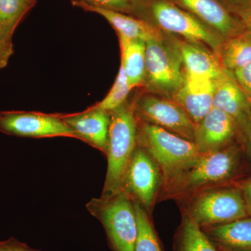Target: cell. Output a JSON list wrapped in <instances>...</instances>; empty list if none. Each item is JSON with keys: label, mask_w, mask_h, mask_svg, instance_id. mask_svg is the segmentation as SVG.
Instances as JSON below:
<instances>
[{"label": "cell", "mask_w": 251, "mask_h": 251, "mask_svg": "<svg viewBox=\"0 0 251 251\" xmlns=\"http://www.w3.org/2000/svg\"><path fill=\"white\" fill-rule=\"evenodd\" d=\"M183 9L216 31L221 37L239 35L242 23L218 0H176Z\"/></svg>", "instance_id": "14"}, {"label": "cell", "mask_w": 251, "mask_h": 251, "mask_svg": "<svg viewBox=\"0 0 251 251\" xmlns=\"http://www.w3.org/2000/svg\"><path fill=\"white\" fill-rule=\"evenodd\" d=\"M218 250L251 251V216L201 227Z\"/></svg>", "instance_id": "16"}, {"label": "cell", "mask_w": 251, "mask_h": 251, "mask_svg": "<svg viewBox=\"0 0 251 251\" xmlns=\"http://www.w3.org/2000/svg\"><path fill=\"white\" fill-rule=\"evenodd\" d=\"M185 75L216 80L226 72L215 52L195 42L179 44Z\"/></svg>", "instance_id": "17"}, {"label": "cell", "mask_w": 251, "mask_h": 251, "mask_svg": "<svg viewBox=\"0 0 251 251\" xmlns=\"http://www.w3.org/2000/svg\"><path fill=\"white\" fill-rule=\"evenodd\" d=\"M32 4L33 0H0V34L11 40L15 29Z\"/></svg>", "instance_id": "22"}, {"label": "cell", "mask_w": 251, "mask_h": 251, "mask_svg": "<svg viewBox=\"0 0 251 251\" xmlns=\"http://www.w3.org/2000/svg\"><path fill=\"white\" fill-rule=\"evenodd\" d=\"M213 107L233 119L242 136L251 128V100L228 71L215 80Z\"/></svg>", "instance_id": "11"}, {"label": "cell", "mask_w": 251, "mask_h": 251, "mask_svg": "<svg viewBox=\"0 0 251 251\" xmlns=\"http://www.w3.org/2000/svg\"><path fill=\"white\" fill-rule=\"evenodd\" d=\"M219 251H224V250H219Z\"/></svg>", "instance_id": "33"}, {"label": "cell", "mask_w": 251, "mask_h": 251, "mask_svg": "<svg viewBox=\"0 0 251 251\" xmlns=\"http://www.w3.org/2000/svg\"><path fill=\"white\" fill-rule=\"evenodd\" d=\"M0 251H40L32 249L14 237L0 241Z\"/></svg>", "instance_id": "28"}, {"label": "cell", "mask_w": 251, "mask_h": 251, "mask_svg": "<svg viewBox=\"0 0 251 251\" xmlns=\"http://www.w3.org/2000/svg\"><path fill=\"white\" fill-rule=\"evenodd\" d=\"M245 145V152L247 158L251 161V127L242 135Z\"/></svg>", "instance_id": "31"}, {"label": "cell", "mask_w": 251, "mask_h": 251, "mask_svg": "<svg viewBox=\"0 0 251 251\" xmlns=\"http://www.w3.org/2000/svg\"><path fill=\"white\" fill-rule=\"evenodd\" d=\"M86 207L103 226L112 251H135L136 215L133 202L123 191L93 198Z\"/></svg>", "instance_id": "4"}, {"label": "cell", "mask_w": 251, "mask_h": 251, "mask_svg": "<svg viewBox=\"0 0 251 251\" xmlns=\"http://www.w3.org/2000/svg\"><path fill=\"white\" fill-rule=\"evenodd\" d=\"M74 3L82 9L93 11L103 16L116 29L119 36L131 40H142L146 42L150 39L162 35L161 31L143 20L132 17L118 11L94 7L77 1Z\"/></svg>", "instance_id": "18"}, {"label": "cell", "mask_w": 251, "mask_h": 251, "mask_svg": "<svg viewBox=\"0 0 251 251\" xmlns=\"http://www.w3.org/2000/svg\"><path fill=\"white\" fill-rule=\"evenodd\" d=\"M246 207L249 216H251V179L246 181L241 189Z\"/></svg>", "instance_id": "30"}, {"label": "cell", "mask_w": 251, "mask_h": 251, "mask_svg": "<svg viewBox=\"0 0 251 251\" xmlns=\"http://www.w3.org/2000/svg\"><path fill=\"white\" fill-rule=\"evenodd\" d=\"M138 224V235L135 251H163L161 242L148 212L133 202Z\"/></svg>", "instance_id": "23"}, {"label": "cell", "mask_w": 251, "mask_h": 251, "mask_svg": "<svg viewBox=\"0 0 251 251\" xmlns=\"http://www.w3.org/2000/svg\"><path fill=\"white\" fill-rule=\"evenodd\" d=\"M62 118L74 130L77 139L83 140L106 154L110 112L94 107L88 111Z\"/></svg>", "instance_id": "15"}, {"label": "cell", "mask_w": 251, "mask_h": 251, "mask_svg": "<svg viewBox=\"0 0 251 251\" xmlns=\"http://www.w3.org/2000/svg\"><path fill=\"white\" fill-rule=\"evenodd\" d=\"M215 80L185 75L184 83L172 97L198 125L213 108Z\"/></svg>", "instance_id": "13"}, {"label": "cell", "mask_w": 251, "mask_h": 251, "mask_svg": "<svg viewBox=\"0 0 251 251\" xmlns=\"http://www.w3.org/2000/svg\"><path fill=\"white\" fill-rule=\"evenodd\" d=\"M138 130V145L156 163L164 184L201 156L195 143L161 127L141 122Z\"/></svg>", "instance_id": "2"}, {"label": "cell", "mask_w": 251, "mask_h": 251, "mask_svg": "<svg viewBox=\"0 0 251 251\" xmlns=\"http://www.w3.org/2000/svg\"><path fill=\"white\" fill-rule=\"evenodd\" d=\"M234 11L239 16L243 28L246 29L247 36L251 39V0H247L244 4Z\"/></svg>", "instance_id": "27"}, {"label": "cell", "mask_w": 251, "mask_h": 251, "mask_svg": "<svg viewBox=\"0 0 251 251\" xmlns=\"http://www.w3.org/2000/svg\"><path fill=\"white\" fill-rule=\"evenodd\" d=\"M187 214L201 227L249 216L241 190L236 188H218L200 193L190 204Z\"/></svg>", "instance_id": "6"}, {"label": "cell", "mask_w": 251, "mask_h": 251, "mask_svg": "<svg viewBox=\"0 0 251 251\" xmlns=\"http://www.w3.org/2000/svg\"><path fill=\"white\" fill-rule=\"evenodd\" d=\"M237 131L233 119L213 107L196 125L194 143L201 154L214 152L231 144Z\"/></svg>", "instance_id": "12"}, {"label": "cell", "mask_w": 251, "mask_h": 251, "mask_svg": "<svg viewBox=\"0 0 251 251\" xmlns=\"http://www.w3.org/2000/svg\"><path fill=\"white\" fill-rule=\"evenodd\" d=\"M174 249L175 251H219L187 214L175 236Z\"/></svg>", "instance_id": "20"}, {"label": "cell", "mask_w": 251, "mask_h": 251, "mask_svg": "<svg viewBox=\"0 0 251 251\" xmlns=\"http://www.w3.org/2000/svg\"><path fill=\"white\" fill-rule=\"evenodd\" d=\"M242 158L239 147L229 144L199 158L164 184L163 196L181 197L230 179L237 172Z\"/></svg>", "instance_id": "1"}, {"label": "cell", "mask_w": 251, "mask_h": 251, "mask_svg": "<svg viewBox=\"0 0 251 251\" xmlns=\"http://www.w3.org/2000/svg\"><path fill=\"white\" fill-rule=\"evenodd\" d=\"M150 12L163 30L179 34L191 42L206 44L219 55L223 44L221 36L194 15L166 0L153 1Z\"/></svg>", "instance_id": "7"}, {"label": "cell", "mask_w": 251, "mask_h": 251, "mask_svg": "<svg viewBox=\"0 0 251 251\" xmlns=\"http://www.w3.org/2000/svg\"><path fill=\"white\" fill-rule=\"evenodd\" d=\"M227 1L233 6L234 9H235L244 4L247 0H227Z\"/></svg>", "instance_id": "32"}, {"label": "cell", "mask_w": 251, "mask_h": 251, "mask_svg": "<svg viewBox=\"0 0 251 251\" xmlns=\"http://www.w3.org/2000/svg\"><path fill=\"white\" fill-rule=\"evenodd\" d=\"M12 53L11 39H6L0 34V69L4 67Z\"/></svg>", "instance_id": "29"}, {"label": "cell", "mask_w": 251, "mask_h": 251, "mask_svg": "<svg viewBox=\"0 0 251 251\" xmlns=\"http://www.w3.org/2000/svg\"><path fill=\"white\" fill-rule=\"evenodd\" d=\"M161 175L155 161L138 145L126 170L121 191L148 213L152 208Z\"/></svg>", "instance_id": "8"}, {"label": "cell", "mask_w": 251, "mask_h": 251, "mask_svg": "<svg viewBox=\"0 0 251 251\" xmlns=\"http://www.w3.org/2000/svg\"><path fill=\"white\" fill-rule=\"evenodd\" d=\"M0 131L29 138L64 136L77 138L74 130L62 118L34 112H0Z\"/></svg>", "instance_id": "10"}, {"label": "cell", "mask_w": 251, "mask_h": 251, "mask_svg": "<svg viewBox=\"0 0 251 251\" xmlns=\"http://www.w3.org/2000/svg\"><path fill=\"white\" fill-rule=\"evenodd\" d=\"M132 89L133 88L130 87L125 70L121 66L111 90L106 97L96 105L95 108L109 112L116 110L125 103Z\"/></svg>", "instance_id": "24"}, {"label": "cell", "mask_w": 251, "mask_h": 251, "mask_svg": "<svg viewBox=\"0 0 251 251\" xmlns=\"http://www.w3.org/2000/svg\"><path fill=\"white\" fill-rule=\"evenodd\" d=\"M79 2L123 14H135L143 7V0H76Z\"/></svg>", "instance_id": "25"}, {"label": "cell", "mask_w": 251, "mask_h": 251, "mask_svg": "<svg viewBox=\"0 0 251 251\" xmlns=\"http://www.w3.org/2000/svg\"><path fill=\"white\" fill-rule=\"evenodd\" d=\"M223 67L228 72H234L251 62V39L237 35L223 43L219 52Z\"/></svg>", "instance_id": "21"}, {"label": "cell", "mask_w": 251, "mask_h": 251, "mask_svg": "<svg viewBox=\"0 0 251 251\" xmlns=\"http://www.w3.org/2000/svg\"><path fill=\"white\" fill-rule=\"evenodd\" d=\"M134 111L140 121L161 127L194 143L196 125L173 99L143 96L135 104Z\"/></svg>", "instance_id": "9"}, {"label": "cell", "mask_w": 251, "mask_h": 251, "mask_svg": "<svg viewBox=\"0 0 251 251\" xmlns=\"http://www.w3.org/2000/svg\"><path fill=\"white\" fill-rule=\"evenodd\" d=\"M234 76L244 93L251 100V62L234 71Z\"/></svg>", "instance_id": "26"}, {"label": "cell", "mask_w": 251, "mask_h": 251, "mask_svg": "<svg viewBox=\"0 0 251 251\" xmlns=\"http://www.w3.org/2000/svg\"><path fill=\"white\" fill-rule=\"evenodd\" d=\"M145 43V80L151 90L172 99L185 78L179 44L166 40L163 35Z\"/></svg>", "instance_id": "5"}, {"label": "cell", "mask_w": 251, "mask_h": 251, "mask_svg": "<svg viewBox=\"0 0 251 251\" xmlns=\"http://www.w3.org/2000/svg\"><path fill=\"white\" fill-rule=\"evenodd\" d=\"M110 114L106 152L108 169L102 195L121 191L126 170L138 145V122L134 107L125 103Z\"/></svg>", "instance_id": "3"}, {"label": "cell", "mask_w": 251, "mask_h": 251, "mask_svg": "<svg viewBox=\"0 0 251 251\" xmlns=\"http://www.w3.org/2000/svg\"><path fill=\"white\" fill-rule=\"evenodd\" d=\"M120 38L122 52L121 66L125 70L130 87L134 88L145 80V52L146 43L142 40H131Z\"/></svg>", "instance_id": "19"}]
</instances>
